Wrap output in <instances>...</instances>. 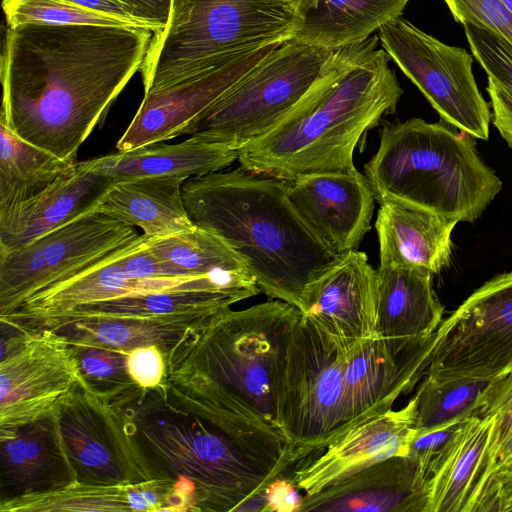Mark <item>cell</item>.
<instances>
[{
	"label": "cell",
	"instance_id": "cell-1",
	"mask_svg": "<svg viewBox=\"0 0 512 512\" xmlns=\"http://www.w3.org/2000/svg\"><path fill=\"white\" fill-rule=\"evenodd\" d=\"M144 481L170 479L192 511H263L265 490L295 464L281 430L228 395L174 402L162 385L107 401Z\"/></svg>",
	"mask_w": 512,
	"mask_h": 512
},
{
	"label": "cell",
	"instance_id": "cell-2",
	"mask_svg": "<svg viewBox=\"0 0 512 512\" xmlns=\"http://www.w3.org/2000/svg\"><path fill=\"white\" fill-rule=\"evenodd\" d=\"M152 36L132 26L7 27L0 119L23 140L75 162L80 146L141 70Z\"/></svg>",
	"mask_w": 512,
	"mask_h": 512
},
{
	"label": "cell",
	"instance_id": "cell-3",
	"mask_svg": "<svg viewBox=\"0 0 512 512\" xmlns=\"http://www.w3.org/2000/svg\"><path fill=\"white\" fill-rule=\"evenodd\" d=\"M379 37L333 50L308 93L273 128L238 149L240 166L291 181L357 171L362 136L403 94Z\"/></svg>",
	"mask_w": 512,
	"mask_h": 512
},
{
	"label": "cell",
	"instance_id": "cell-4",
	"mask_svg": "<svg viewBox=\"0 0 512 512\" xmlns=\"http://www.w3.org/2000/svg\"><path fill=\"white\" fill-rule=\"evenodd\" d=\"M288 185L239 166L187 179L182 195L195 225L239 255L261 292L300 309L307 286L341 255L298 213Z\"/></svg>",
	"mask_w": 512,
	"mask_h": 512
},
{
	"label": "cell",
	"instance_id": "cell-5",
	"mask_svg": "<svg viewBox=\"0 0 512 512\" xmlns=\"http://www.w3.org/2000/svg\"><path fill=\"white\" fill-rule=\"evenodd\" d=\"M300 309L272 299L225 309L191 326L164 356V383H205L279 428L277 400L287 348Z\"/></svg>",
	"mask_w": 512,
	"mask_h": 512
},
{
	"label": "cell",
	"instance_id": "cell-6",
	"mask_svg": "<svg viewBox=\"0 0 512 512\" xmlns=\"http://www.w3.org/2000/svg\"><path fill=\"white\" fill-rule=\"evenodd\" d=\"M364 171L376 201L398 197L457 222L475 221L502 189L471 135L421 118L385 125Z\"/></svg>",
	"mask_w": 512,
	"mask_h": 512
},
{
	"label": "cell",
	"instance_id": "cell-7",
	"mask_svg": "<svg viewBox=\"0 0 512 512\" xmlns=\"http://www.w3.org/2000/svg\"><path fill=\"white\" fill-rule=\"evenodd\" d=\"M318 0H172L141 68L144 93L295 38Z\"/></svg>",
	"mask_w": 512,
	"mask_h": 512
},
{
	"label": "cell",
	"instance_id": "cell-8",
	"mask_svg": "<svg viewBox=\"0 0 512 512\" xmlns=\"http://www.w3.org/2000/svg\"><path fill=\"white\" fill-rule=\"evenodd\" d=\"M346 351L310 318L296 322L278 392V426L295 464L354 424L344 372Z\"/></svg>",
	"mask_w": 512,
	"mask_h": 512
},
{
	"label": "cell",
	"instance_id": "cell-9",
	"mask_svg": "<svg viewBox=\"0 0 512 512\" xmlns=\"http://www.w3.org/2000/svg\"><path fill=\"white\" fill-rule=\"evenodd\" d=\"M333 50L295 38L256 64L200 115L184 135L239 149L280 122L308 93Z\"/></svg>",
	"mask_w": 512,
	"mask_h": 512
},
{
	"label": "cell",
	"instance_id": "cell-10",
	"mask_svg": "<svg viewBox=\"0 0 512 512\" xmlns=\"http://www.w3.org/2000/svg\"><path fill=\"white\" fill-rule=\"evenodd\" d=\"M133 226L97 209L0 253V316L140 241Z\"/></svg>",
	"mask_w": 512,
	"mask_h": 512
},
{
	"label": "cell",
	"instance_id": "cell-11",
	"mask_svg": "<svg viewBox=\"0 0 512 512\" xmlns=\"http://www.w3.org/2000/svg\"><path fill=\"white\" fill-rule=\"evenodd\" d=\"M383 49L417 86L441 118L487 140L491 113L472 71V56L399 17L378 30Z\"/></svg>",
	"mask_w": 512,
	"mask_h": 512
},
{
	"label": "cell",
	"instance_id": "cell-12",
	"mask_svg": "<svg viewBox=\"0 0 512 512\" xmlns=\"http://www.w3.org/2000/svg\"><path fill=\"white\" fill-rule=\"evenodd\" d=\"M511 370L512 272H508L476 289L440 324L425 376L492 380Z\"/></svg>",
	"mask_w": 512,
	"mask_h": 512
},
{
	"label": "cell",
	"instance_id": "cell-13",
	"mask_svg": "<svg viewBox=\"0 0 512 512\" xmlns=\"http://www.w3.org/2000/svg\"><path fill=\"white\" fill-rule=\"evenodd\" d=\"M13 331L1 340L0 429L55 414L81 383L77 360L64 336L53 330Z\"/></svg>",
	"mask_w": 512,
	"mask_h": 512
},
{
	"label": "cell",
	"instance_id": "cell-14",
	"mask_svg": "<svg viewBox=\"0 0 512 512\" xmlns=\"http://www.w3.org/2000/svg\"><path fill=\"white\" fill-rule=\"evenodd\" d=\"M414 396L401 409H390L347 427L322 449L299 460L291 480L304 495L315 494L393 456L407 455L417 433Z\"/></svg>",
	"mask_w": 512,
	"mask_h": 512
},
{
	"label": "cell",
	"instance_id": "cell-15",
	"mask_svg": "<svg viewBox=\"0 0 512 512\" xmlns=\"http://www.w3.org/2000/svg\"><path fill=\"white\" fill-rule=\"evenodd\" d=\"M436 331L420 337L372 336L346 353L345 384L354 424L392 409L425 376Z\"/></svg>",
	"mask_w": 512,
	"mask_h": 512
},
{
	"label": "cell",
	"instance_id": "cell-16",
	"mask_svg": "<svg viewBox=\"0 0 512 512\" xmlns=\"http://www.w3.org/2000/svg\"><path fill=\"white\" fill-rule=\"evenodd\" d=\"M278 46L252 51L173 85L144 93L136 114L116 144L117 150L126 152L184 135L200 115Z\"/></svg>",
	"mask_w": 512,
	"mask_h": 512
},
{
	"label": "cell",
	"instance_id": "cell-17",
	"mask_svg": "<svg viewBox=\"0 0 512 512\" xmlns=\"http://www.w3.org/2000/svg\"><path fill=\"white\" fill-rule=\"evenodd\" d=\"M56 416L79 482L117 485L144 481L107 401L80 383Z\"/></svg>",
	"mask_w": 512,
	"mask_h": 512
},
{
	"label": "cell",
	"instance_id": "cell-18",
	"mask_svg": "<svg viewBox=\"0 0 512 512\" xmlns=\"http://www.w3.org/2000/svg\"><path fill=\"white\" fill-rule=\"evenodd\" d=\"M301 313L348 352L376 335V270L365 253L356 250L339 259L306 288Z\"/></svg>",
	"mask_w": 512,
	"mask_h": 512
},
{
	"label": "cell",
	"instance_id": "cell-19",
	"mask_svg": "<svg viewBox=\"0 0 512 512\" xmlns=\"http://www.w3.org/2000/svg\"><path fill=\"white\" fill-rule=\"evenodd\" d=\"M288 196L305 222L336 254L356 250L370 228L375 196L365 175L319 173L289 181Z\"/></svg>",
	"mask_w": 512,
	"mask_h": 512
},
{
	"label": "cell",
	"instance_id": "cell-20",
	"mask_svg": "<svg viewBox=\"0 0 512 512\" xmlns=\"http://www.w3.org/2000/svg\"><path fill=\"white\" fill-rule=\"evenodd\" d=\"M430 478L413 456H393L312 495L300 511L427 512Z\"/></svg>",
	"mask_w": 512,
	"mask_h": 512
},
{
	"label": "cell",
	"instance_id": "cell-21",
	"mask_svg": "<svg viewBox=\"0 0 512 512\" xmlns=\"http://www.w3.org/2000/svg\"><path fill=\"white\" fill-rule=\"evenodd\" d=\"M145 239L144 235L140 241L89 269L30 296L15 310L0 316L1 325L17 329L29 322L54 316L83 304L214 282L213 276H180L164 279L129 277L120 259Z\"/></svg>",
	"mask_w": 512,
	"mask_h": 512
},
{
	"label": "cell",
	"instance_id": "cell-22",
	"mask_svg": "<svg viewBox=\"0 0 512 512\" xmlns=\"http://www.w3.org/2000/svg\"><path fill=\"white\" fill-rule=\"evenodd\" d=\"M1 500L58 490L78 481L56 413L0 429Z\"/></svg>",
	"mask_w": 512,
	"mask_h": 512
},
{
	"label": "cell",
	"instance_id": "cell-23",
	"mask_svg": "<svg viewBox=\"0 0 512 512\" xmlns=\"http://www.w3.org/2000/svg\"><path fill=\"white\" fill-rule=\"evenodd\" d=\"M253 293L218 284L202 283L168 290L133 294L83 304L66 312L29 322L18 331H56L62 326L86 319L153 320L176 316L214 315Z\"/></svg>",
	"mask_w": 512,
	"mask_h": 512
},
{
	"label": "cell",
	"instance_id": "cell-24",
	"mask_svg": "<svg viewBox=\"0 0 512 512\" xmlns=\"http://www.w3.org/2000/svg\"><path fill=\"white\" fill-rule=\"evenodd\" d=\"M115 181L96 172L88 160L36 197L0 211V253L48 233L99 206Z\"/></svg>",
	"mask_w": 512,
	"mask_h": 512
},
{
	"label": "cell",
	"instance_id": "cell-25",
	"mask_svg": "<svg viewBox=\"0 0 512 512\" xmlns=\"http://www.w3.org/2000/svg\"><path fill=\"white\" fill-rule=\"evenodd\" d=\"M377 202L379 266L418 267L438 273L449 264L451 233L457 221L394 196Z\"/></svg>",
	"mask_w": 512,
	"mask_h": 512
},
{
	"label": "cell",
	"instance_id": "cell-26",
	"mask_svg": "<svg viewBox=\"0 0 512 512\" xmlns=\"http://www.w3.org/2000/svg\"><path fill=\"white\" fill-rule=\"evenodd\" d=\"M1 512L190 511L177 483L152 479L131 484L96 485L79 481L58 490L0 501Z\"/></svg>",
	"mask_w": 512,
	"mask_h": 512
},
{
	"label": "cell",
	"instance_id": "cell-27",
	"mask_svg": "<svg viewBox=\"0 0 512 512\" xmlns=\"http://www.w3.org/2000/svg\"><path fill=\"white\" fill-rule=\"evenodd\" d=\"M238 160V149L205 135L176 144L154 143L88 160L91 169L115 182L151 176H204Z\"/></svg>",
	"mask_w": 512,
	"mask_h": 512
},
{
	"label": "cell",
	"instance_id": "cell-28",
	"mask_svg": "<svg viewBox=\"0 0 512 512\" xmlns=\"http://www.w3.org/2000/svg\"><path fill=\"white\" fill-rule=\"evenodd\" d=\"M183 176H151L117 181L97 210L143 231L148 238L188 231L196 225L184 204Z\"/></svg>",
	"mask_w": 512,
	"mask_h": 512
},
{
	"label": "cell",
	"instance_id": "cell-29",
	"mask_svg": "<svg viewBox=\"0 0 512 512\" xmlns=\"http://www.w3.org/2000/svg\"><path fill=\"white\" fill-rule=\"evenodd\" d=\"M432 274L418 267H378L376 335L420 337L438 329L444 308L434 293Z\"/></svg>",
	"mask_w": 512,
	"mask_h": 512
},
{
	"label": "cell",
	"instance_id": "cell-30",
	"mask_svg": "<svg viewBox=\"0 0 512 512\" xmlns=\"http://www.w3.org/2000/svg\"><path fill=\"white\" fill-rule=\"evenodd\" d=\"M494 417L469 418L433 472L427 512H469L482 478Z\"/></svg>",
	"mask_w": 512,
	"mask_h": 512
},
{
	"label": "cell",
	"instance_id": "cell-31",
	"mask_svg": "<svg viewBox=\"0 0 512 512\" xmlns=\"http://www.w3.org/2000/svg\"><path fill=\"white\" fill-rule=\"evenodd\" d=\"M409 0H318L295 39L336 50L361 43L401 17Z\"/></svg>",
	"mask_w": 512,
	"mask_h": 512
},
{
	"label": "cell",
	"instance_id": "cell-32",
	"mask_svg": "<svg viewBox=\"0 0 512 512\" xmlns=\"http://www.w3.org/2000/svg\"><path fill=\"white\" fill-rule=\"evenodd\" d=\"M75 163L23 140L0 119V211L44 192Z\"/></svg>",
	"mask_w": 512,
	"mask_h": 512
},
{
	"label": "cell",
	"instance_id": "cell-33",
	"mask_svg": "<svg viewBox=\"0 0 512 512\" xmlns=\"http://www.w3.org/2000/svg\"><path fill=\"white\" fill-rule=\"evenodd\" d=\"M211 316L190 315L153 320L86 319L62 326L56 332L69 342H85L127 352L137 347L155 345L165 356L191 326Z\"/></svg>",
	"mask_w": 512,
	"mask_h": 512
},
{
	"label": "cell",
	"instance_id": "cell-34",
	"mask_svg": "<svg viewBox=\"0 0 512 512\" xmlns=\"http://www.w3.org/2000/svg\"><path fill=\"white\" fill-rule=\"evenodd\" d=\"M147 243L175 276L254 279L239 255L224 240L197 225L165 237H147Z\"/></svg>",
	"mask_w": 512,
	"mask_h": 512
},
{
	"label": "cell",
	"instance_id": "cell-35",
	"mask_svg": "<svg viewBox=\"0 0 512 512\" xmlns=\"http://www.w3.org/2000/svg\"><path fill=\"white\" fill-rule=\"evenodd\" d=\"M491 380L454 378L436 380L425 376L416 399L415 429L424 431L464 418L474 417L479 400Z\"/></svg>",
	"mask_w": 512,
	"mask_h": 512
},
{
	"label": "cell",
	"instance_id": "cell-36",
	"mask_svg": "<svg viewBox=\"0 0 512 512\" xmlns=\"http://www.w3.org/2000/svg\"><path fill=\"white\" fill-rule=\"evenodd\" d=\"M69 343L81 384L98 398L111 401L138 386L128 372L127 351L79 341Z\"/></svg>",
	"mask_w": 512,
	"mask_h": 512
},
{
	"label": "cell",
	"instance_id": "cell-37",
	"mask_svg": "<svg viewBox=\"0 0 512 512\" xmlns=\"http://www.w3.org/2000/svg\"><path fill=\"white\" fill-rule=\"evenodd\" d=\"M2 8L10 28L26 24L139 27L131 21L95 12L66 0H3Z\"/></svg>",
	"mask_w": 512,
	"mask_h": 512
},
{
	"label": "cell",
	"instance_id": "cell-38",
	"mask_svg": "<svg viewBox=\"0 0 512 512\" xmlns=\"http://www.w3.org/2000/svg\"><path fill=\"white\" fill-rule=\"evenodd\" d=\"M462 25L472 54L487 75L512 90V46L488 30Z\"/></svg>",
	"mask_w": 512,
	"mask_h": 512
},
{
	"label": "cell",
	"instance_id": "cell-39",
	"mask_svg": "<svg viewBox=\"0 0 512 512\" xmlns=\"http://www.w3.org/2000/svg\"><path fill=\"white\" fill-rule=\"evenodd\" d=\"M455 21L488 30L512 46V13L502 0H444Z\"/></svg>",
	"mask_w": 512,
	"mask_h": 512
},
{
	"label": "cell",
	"instance_id": "cell-40",
	"mask_svg": "<svg viewBox=\"0 0 512 512\" xmlns=\"http://www.w3.org/2000/svg\"><path fill=\"white\" fill-rule=\"evenodd\" d=\"M468 419H459L431 429L417 431L410 443L408 454L417 459L429 478H431Z\"/></svg>",
	"mask_w": 512,
	"mask_h": 512
},
{
	"label": "cell",
	"instance_id": "cell-41",
	"mask_svg": "<svg viewBox=\"0 0 512 512\" xmlns=\"http://www.w3.org/2000/svg\"><path fill=\"white\" fill-rule=\"evenodd\" d=\"M127 368L139 387L156 388L165 378V357L155 345L137 347L128 351Z\"/></svg>",
	"mask_w": 512,
	"mask_h": 512
},
{
	"label": "cell",
	"instance_id": "cell-42",
	"mask_svg": "<svg viewBox=\"0 0 512 512\" xmlns=\"http://www.w3.org/2000/svg\"><path fill=\"white\" fill-rule=\"evenodd\" d=\"M120 263L126 274L135 279H164L175 276L166 264L149 248L146 239L124 255Z\"/></svg>",
	"mask_w": 512,
	"mask_h": 512
},
{
	"label": "cell",
	"instance_id": "cell-43",
	"mask_svg": "<svg viewBox=\"0 0 512 512\" xmlns=\"http://www.w3.org/2000/svg\"><path fill=\"white\" fill-rule=\"evenodd\" d=\"M474 512H512V465L490 477Z\"/></svg>",
	"mask_w": 512,
	"mask_h": 512
},
{
	"label": "cell",
	"instance_id": "cell-44",
	"mask_svg": "<svg viewBox=\"0 0 512 512\" xmlns=\"http://www.w3.org/2000/svg\"><path fill=\"white\" fill-rule=\"evenodd\" d=\"M486 90L491 100L493 124L512 148V90L491 76Z\"/></svg>",
	"mask_w": 512,
	"mask_h": 512
},
{
	"label": "cell",
	"instance_id": "cell-45",
	"mask_svg": "<svg viewBox=\"0 0 512 512\" xmlns=\"http://www.w3.org/2000/svg\"><path fill=\"white\" fill-rule=\"evenodd\" d=\"M130 14L153 32L167 24L172 0H120Z\"/></svg>",
	"mask_w": 512,
	"mask_h": 512
},
{
	"label": "cell",
	"instance_id": "cell-46",
	"mask_svg": "<svg viewBox=\"0 0 512 512\" xmlns=\"http://www.w3.org/2000/svg\"><path fill=\"white\" fill-rule=\"evenodd\" d=\"M282 476L266 489L264 511H300L303 496L298 494L291 478Z\"/></svg>",
	"mask_w": 512,
	"mask_h": 512
},
{
	"label": "cell",
	"instance_id": "cell-47",
	"mask_svg": "<svg viewBox=\"0 0 512 512\" xmlns=\"http://www.w3.org/2000/svg\"><path fill=\"white\" fill-rule=\"evenodd\" d=\"M83 8L116 16L135 23L141 28L149 29L144 23L135 19L120 0H66ZM150 30V29H149ZM152 31V30H151Z\"/></svg>",
	"mask_w": 512,
	"mask_h": 512
},
{
	"label": "cell",
	"instance_id": "cell-48",
	"mask_svg": "<svg viewBox=\"0 0 512 512\" xmlns=\"http://www.w3.org/2000/svg\"><path fill=\"white\" fill-rule=\"evenodd\" d=\"M504 2V4L506 5V7L510 10V12L512 13V0H502Z\"/></svg>",
	"mask_w": 512,
	"mask_h": 512
}]
</instances>
